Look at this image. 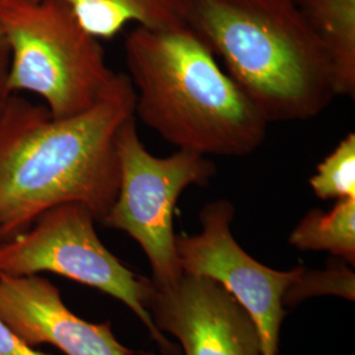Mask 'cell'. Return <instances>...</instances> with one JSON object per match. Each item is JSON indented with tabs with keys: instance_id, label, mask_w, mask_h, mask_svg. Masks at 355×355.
<instances>
[{
	"instance_id": "cell-1",
	"label": "cell",
	"mask_w": 355,
	"mask_h": 355,
	"mask_svg": "<svg viewBox=\"0 0 355 355\" xmlns=\"http://www.w3.org/2000/svg\"><path fill=\"white\" fill-rule=\"evenodd\" d=\"M135 102L121 73L101 102L64 119L17 94L8 96L0 108V240L61 204H82L104 221L120 183L117 133L135 116Z\"/></svg>"
},
{
	"instance_id": "cell-2",
	"label": "cell",
	"mask_w": 355,
	"mask_h": 355,
	"mask_svg": "<svg viewBox=\"0 0 355 355\" xmlns=\"http://www.w3.org/2000/svg\"><path fill=\"white\" fill-rule=\"evenodd\" d=\"M189 26H137L125 38L135 116L164 140L203 155L245 157L266 139V119Z\"/></svg>"
},
{
	"instance_id": "cell-3",
	"label": "cell",
	"mask_w": 355,
	"mask_h": 355,
	"mask_svg": "<svg viewBox=\"0 0 355 355\" xmlns=\"http://www.w3.org/2000/svg\"><path fill=\"white\" fill-rule=\"evenodd\" d=\"M184 24L220 57L267 123L316 117L334 95L329 58L296 0H180Z\"/></svg>"
},
{
	"instance_id": "cell-4",
	"label": "cell",
	"mask_w": 355,
	"mask_h": 355,
	"mask_svg": "<svg viewBox=\"0 0 355 355\" xmlns=\"http://www.w3.org/2000/svg\"><path fill=\"white\" fill-rule=\"evenodd\" d=\"M0 29L10 49L8 92L37 95L53 117L82 114L114 89L119 74L101 40L62 3L0 0Z\"/></svg>"
},
{
	"instance_id": "cell-5",
	"label": "cell",
	"mask_w": 355,
	"mask_h": 355,
	"mask_svg": "<svg viewBox=\"0 0 355 355\" xmlns=\"http://www.w3.org/2000/svg\"><path fill=\"white\" fill-rule=\"evenodd\" d=\"M120 168L119 192L102 224L125 232L146 254L153 284L171 287L180 279L174 211L182 192L190 186H207L216 166L203 154L184 149L158 158L141 141L136 116L128 119L117 133Z\"/></svg>"
},
{
	"instance_id": "cell-6",
	"label": "cell",
	"mask_w": 355,
	"mask_h": 355,
	"mask_svg": "<svg viewBox=\"0 0 355 355\" xmlns=\"http://www.w3.org/2000/svg\"><path fill=\"white\" fill-rule=\"evenodd\" d=\"M95 221L82 204H61L45 211L24 232L0 240V274L53 272L111 295L141 318L164 354L178 355L146 309L152 280L130 271L103 245Z\"/></svg>"
},
{
	"instance_id": "cell-7",
	"label": "cell",
	"mask_w": 355,
	"mask_h": 355,
	"mask_svg": "<svg viewBox=\"0 0 355 355\" xmlns=\"http://www.w3.org/2000/svg\"><path fill=\"white\" fill-rule=\"evenodd\" d=\"M234 205L228 200L207 204L200 214L202 232L177 236L183 272L218 282L253 318L261 337L262 355L278 354L279 330L286 316L283 303L304 268L277 271L261 265L234 240L230 224Z\"/></svg>"
},
{
	"instance_id": "cell-8",
	"label": "cell",
	"mask_w": 355,
	"mask_h": 355,
	"mask_svg": "<svg viewBox=\"0 0 355 355\" xmlns=\"http://www.w3.org/2000/svg\"><path fill=\"white\" fill-rule=\"evenodd\" d=\"M146 309L158 329L177 337L186 355H262L253 318L211 278L183 272L171 287L153 284Z\"/></svg>"
},
{
	"instance_id": "cell-9",
	"label": "cell",
	"mask_w": 355,
	"mask_h": 355,
	"mask_svg": "<svg viewBox=\"0 0 355 355\" xmlns=\"http://www.w3.org/2000/svg\"><path fill=\"white\" fill-rule=\"evenodd\" d=\"M0 318L31 347L49 343L66 355H133L116 340L110 322L78 318L60 290L38 274H0Z\"/></svg>"
},
{
	"instance_id": "cell-10",
	"label": "cell",
	"mask_w": 355,
	"mask_h": 355,
	"mask_svg": "<svg viewBox=\"0 0 355 355\" xmlns=\"http://www.w3.org/2000/svg\"><path fill=\"white\" fill-rule=\"evenodd\" d=\"M329 58L334 95L355 96V0H296Z\"/></svg>"
},
{
	"instance_id": "cell-11",
	"label": "cell",
	"mask_w": 355,
	"mask_h": 355,
	"mask_svg": "<svg viewBox=\"0 0 355 355\" xmlns=\"http://www.w3.org/2000/svg\"><path fill=\"white\" fill-rule=\"evenodd\" d=\"M67 6L78 21L99 40H110L128 24L148 28L184 26L180 0H37Z\"/></svg>"
},
{
	"instance_id": "cell-12",
	"label": "cell",
	"mask_w": 355,
	"mask_h": 355,
	"mask_svg": "<svg viewBox=\"0 0 355 355\" xmlns=\"http://www.w3.org/2000/svg\"><path fill=\"white\" fill-rule=\"evenodd\" d=\"M290 243L299 250L329 252L355 263V198L337 200L330 212L313 209L293 229Z\"/></svg>"
},
{
	"instance_id": "cell-13",
	"label": "cell",
	"mask_w": 355,
	"mask_h": 355,
	"mask_svg": "<svg viewBox=\"0 0 355 355\" xmlns=\"http://www.w3.org/2000/svg\"><path fill=\"white\" fill-rule=\"evenodd\" d=\"M309 184L322 200L355 198V133L346 135L318 164Z\"/></svg>"
},
{
	"instance_id": "cell-14",
	"label": "cell",
	"mask_w": 355,
	"mask_h": 355,
	"mask_svg": "<svg viewBox=\"0 0 355 355\" xmlns=\"http://www.w3.org/2000/svg\"><path fill=\"white\" fill-rule=\"evenodd\" d=\"M338 293L354 299V275L347 270H330L327 272H312L303 270L287 292L284 302L297 300L315 293Z\"/></svg>"
},
{
	"instance_id": "cell-15",
	"label": "cell",
	"mask_w": 355,
	"mask_h": 355,
	"mask_svg": "<svg viewBox=\"0 0 355 355\" xmlns=\"http://www.w3.org/2000/svg\"><path fill=\"white\" fill-rule=\"evenodd\" d=\"M0 355H49L38 352L26 345L1 318H0Z\"/></svg>"
},
{
	"instance_id": "cell-16",
	"label": "cell",
	"mask_w": 355,
	"mask_h": 355,
	"mask_svg": "<svg viewBox=\"0 0 355 355\" xmlns=\"http://www.w3.org/2000/svg\"><path fill=\"white\" fill-rule=\"evenodd\" d=\"M10 67V49L0 29V108L11 95L7 89V76Z\"/></svg>"
}]
</instances>
